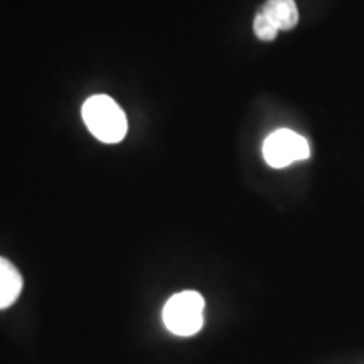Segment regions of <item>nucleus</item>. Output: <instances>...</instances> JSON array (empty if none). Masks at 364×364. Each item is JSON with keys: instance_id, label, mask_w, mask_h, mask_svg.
<instances>
[{"instance_id": "nucleus-1", "label": "nucleus", "mask_w": 364, "mask_h": 364, "mask_svg": "<svg viewBox=\"0 0 364 364\" xmlns=\"http://www.w3.org/2000/svg\"><path fill=\"white\" fill-rule=\"evenodd\" d=\"M83 120L100 142L117 144L127 135V117L115 100L107 95H95L83 105Z\"/></svg>"}, {"instance_id": "nucleus-2", "label": "nucleus", "mask_w": 364, "mask_h": 364, "mask_svg": "<svg viewBox=\"0 0 364 364\" xmlns=\"http://www.w3.org/2000/svg\"><path fill=\"white\" fill-rule=\"evenodd\" d=\"M164 324L181 338L198 334L204 324V299L194 290H184L167 300L162 311Z\"/></svg>"}, {"instance_id": "nucleus-3", "label": "nucleus", "mask_w": 364, "mask_h": 364, "mask_svg": "<svg viewBox=\"0 0 364 364\" xmlns=\"http://www.w3.org/2000/svg\"><path fill=\"white\" fill-rule=\"evenodd\" d=\"M309 156L311 147L307 139L289 129L275 130L263 144V157L273 169H284L297 161H306Z\"/></svg>"}, {"instance_id": "nucleus-4", "label": "nucleus", "mask_w": 364, "mask_h": 364, "mask_svg": "<svg viewBox=\"0 0 364 364\" xmlns=\"http://www.w3.org/2000/svg\"><path fill=\"white\" fill-rule=\"evenodd\" d=\"M22 275L7 258L0 257V311L11 307L22 292Z\"/></svg>"}, {"instance_id": "nucleus-5", "label": "nucleus", "mask_w": 364, "mask_h": 364, "mask_svg": "<svg viewBox=\"0 0 364 364\" xmlns=\"http://www.w3.org/2000/svg\"><path fill=\"white\" fill-rule=\"evenodd\" d=\"M262 12L279 31H290L299 24V9L295 0H267Z\"/></svg>"}, {"instance_id": "nucleus-6", "label": "nucleus", "mask_w": 364, "mask_h": 364, "mask_svg": "<svg viewBox=\"0 0 364 364\" xmlns=\"http://www.w3.org/2000/svg\"><path fill=\"white\" fill-rule=\"evenodd\" d=\"M253 31L257 34V38L262 41H273L277 38V34H279V29L268 21V17L263 12L257 14V17H255Z\"/></svg>"}]
</instances>
